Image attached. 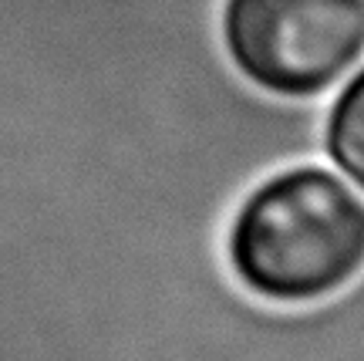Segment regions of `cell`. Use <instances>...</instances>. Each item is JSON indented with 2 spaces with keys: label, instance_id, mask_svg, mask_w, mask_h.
<instances>
[{
  "label": "cell",
  "instance_id": "cell-1",
  "mask_svg": "<svg viewBox=\"0 0 364 361\" xmlns=\"http://www.w3.org/2000/svg\"><path fill=\"white\" fill-rule=\"evenodd\" d=\"M230 267L270 304H314L364 271V199L317 166L257 186L230 226Z\"/></svg>",
  "mask_w": 364,
  "mask_h": 361
},
{
  "label": "cell",
  "instance_id": "cell-2",
  "mask_svg": "<svg viewBox=\"0 0 364 361\" xmlns=\"http://www.w3.org/2000/svg\"><path fill=\"white\" fill-rule=\"evenodd\" d=\"M223 41L257 88L311 98L361 61L364 0H226Z\"/></svg>",
  "mask_w": 364,
  "mask_h": 361
},
{
  "label": "cell",
  "instance_id": "cell-3",
  "mask_svg": "<svg viewBox=\"0 0 364 361\" xmlns=\"http://www.w3.org/2000/svg\"><path fill=\"white\" fill-rule=\"evenodd\" d=\"M327 152L364 193V71L348 81L327 118Z\"/></svg>",
  "mask_w": 364,
  "mask_h": 361
}]
</instances>
